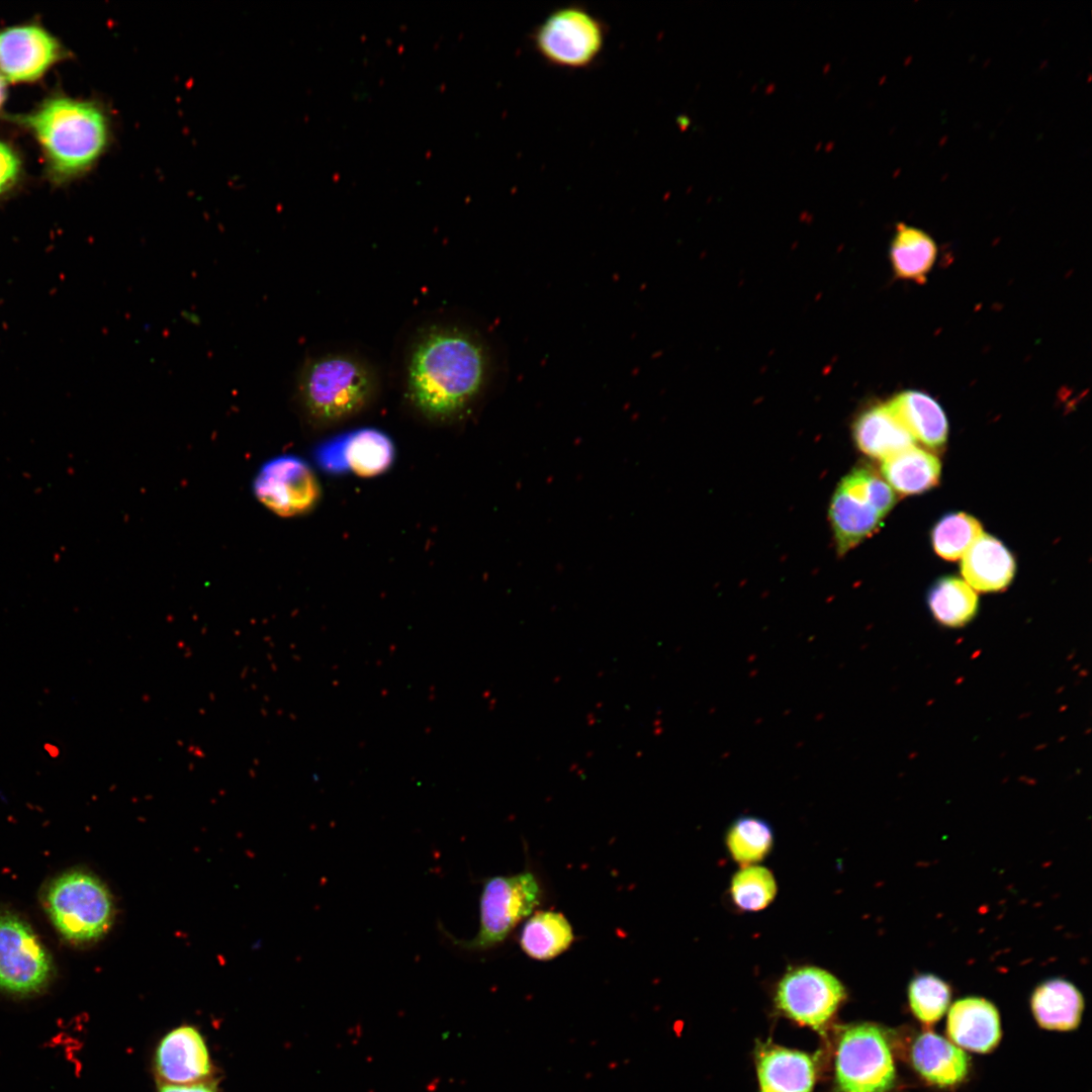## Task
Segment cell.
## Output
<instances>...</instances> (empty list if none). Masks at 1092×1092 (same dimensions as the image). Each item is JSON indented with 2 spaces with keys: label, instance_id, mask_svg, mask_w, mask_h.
Segmentation results:
<instances>
[{
  "label": "cell",
  "instance_id": "cell-1",
  "mask_svg": "<svg viewBox=\"0 0 1092 1092\" xmlns=\"http://www.w3.org/2000/svg\"><path fill=\"white\" fill-rule=\"evenodd\" d=\"M493 364L491 348L476 329L456 323L425 326L406 350L404 395L429 421L460 420L485 392Z\"/></svg>",
  "mask_w": 1092,
  "mask_h": 1092
},
{
  "label": "cell",
  "instance_id": "cell-3",
  "mask_svg": "<svg viewBox=\"0 0 1092 1092\" xmlns=\"http://www.w3.org/2000/svg\"><path fill=\"white\" fill-rule=\"evenodd\" d=\"M377 374L363 357L345 351L308 358L297 379V397L308 421L339 424L364 410L375 396Z\"/></svg>",
  "mask_w": 1092,
  "mask_h": 1092
},
{
  "label": "cell",
  "instance_id": "cell-8",
  "mask_svg": "<svg viewBox=\"0 0 1092 1092\" xmlns=\"http://www.w3.org/2000/svg\"><path fill=\"white\" fill-rule=\"evenodd\" d=\"M53 972L51 956L32 927L16 914L0 913V990L22 998L37 995Z\"/></svg>",
  "mask_w": 1092,
  "mask_h": 1092
},
{
  "label": "cell",
  "instance_id": "cell-20",
  "mask_svg": "<svg viewBox=\"0 0 1092 1092\" xmlns=\"http://www.w3.org/2000/svg\"><path fill=\"white\" fill-rule=\"evenodd\" d=\"M1030 1007L1039 1026L1051 1030L1067 1031L1079 1025L1084 1000L1074 984L1055 978L1036 986L1031 994Z\"/></svg>",
  "mask_w": 1092,
  "mask_h": 1092
},
{
  "label": "cell",
  "instance_id": "cell-10",
  "mask_svg": "<svg viewBox=\"0 0 1092 1092\" xmlns=\"http://www.w3.org/2000/svg\"><path fill=\"white\" fill-rule=\"evenodd\" d=\"M253 491L262 505L284 518L309 512L321 496L312 468L300 457L290 454L265 462L255 476Z\"/></svg>",
  "mask_w": 1092,
  "mask_h": 1092
},
{
  "label": "cell",
  "instance_id": "cell-22",
  "mask_svg": "<svg viewBox=\"0 0 1092 1092\" xmlns=\"http://www.w3.org/2000/svg\"><path fill=\"white\" fill-rule=\"evenodd\" d=\"M346 470L361 477H373L392 464L395 449L391 439L374 428H361L341 434Z\"/></svg>",
  "mask_w": 1092,
  "mask_h": 1092
},
{
  "label": "cell",
  "instance_id": "cell-24",
  "mask_svg": "<svg viewBox=\"0 0 1092 1092\" xmlns=\"http://www.w3.org/2000/svg\"><path fill=\"white\" fill-rule=\"evenodd\" d=\"M574 939L572 926L559 912L543 910L534 913L520 934L523 951L537 961H549L564 952Z\"/></svg>",
  "mask_w": 1092,
  "mask_h": 1092
},
{
  "label": "cell",
  "instance_id": "cell-25",
  "mask_svg": "<svg viewBox=\"0 0 1092 1092\" xmlns=\"http://www.w3.org/2000/svg\"><path fill=\"white\" fill-rule=\"evenodd\" d=\"M927 603L937 622L948 627H962L978 612L975 590L957 576H943L930 587Z\"/></svg>",
  "mask_w": 1092,
  "mask_h": 1092
},
{
  "label": "cell",
  "instance_id": "cell-23",
  "mask_svg": "<svg viewBox=\"0 0 1092 1092\" xmlns=\"http://www.w3.org/2000/svg\"><path fill=\"white\" fill-rule=\"evenodd\" d=\"M932 238L915 226L899 223L890 247V261L898 278L924 283L936 260Z\"/></svg>",
  "mask_w": 1092,
  "mask_h": 1092
},
{
  "label": "cell",
  "instance_id": "cell-32",
  "mask_svg": "<svg viewBox=\"0 0 1092 1092\" xmlns=\"http://www.w3.org/2000/svg\"><path fill=\"white\" fill-rule=\"evenodd\" d=\"M6 97V85L2 76H0V106L4 102Z\"/></svg>",
  "mask_w": 1092,
  "mask_h": 1092
},
{
  "label": "cell",
  "instance_id": "cell-31",
  "mask_svg": "<svg viewBox=\"0 0 1092 1092\" xmlns=\"http://www.w3.org/2000/svg\"><path fill=\"white\" fill-rule=\"evenodd\" d=\"M158 1092H217V1085L210 1079L192 1084H161Z\"/></svg>",
  "mask_w": 1092,
  "mask_h": 1092
},
{
  "label": "cell",
  "instance_id": "cell-18",
  "mask_svg": "<svg viewBox=\"0 0 1092 1092\" xmlns=\"http://www.w3.org/2000/svg\"><path fill=\"white\" fill-rule=\"evenodd\" d=\"M887 404L915 442L932 450L944 446L948 423L940 404L930 395L918 390H904Z\"/></svg>",
  "mask_w": 1092,
  "mask_h": 1092
},
{
  "label": "cell",
  "instance_id": "cell-17",
  "mask_svg": "<svg viewBox=\"0 0 1092 1092\" xmlns=\"http://www.w3.org/2000/svg\"><path fill=\"white\" fill-rule=\"evenodd\" d=\"M910 1058L915 1071L928 1083L938 1087L961 1083L970 1069L967 1054L932 1031H925L915 1038Z\"/></svg>",
  "mask_w": 1092,
  "mask_h": 1092
},
{
  "label": "cell",
  "instance_id": "cell-12",
  "mask_svg": "<svg viewBox=\"0 0 1092 1092\" xmlns=\"http://www.w3.org/2000/svg\"><path fill=\"white\" fill-rule=\"evenodd\" d=\"M155 1075L161 1084H192L209 1080V1051L197 1028L182 1025L159 1041L154 1056Z\"/></svg>",
  "mask_w": 1092,
  "mask_h": 1092
},
{
  "label": "cell",
  "instance_id": "cell-16",
  "mask_svg": "<svg viewBox=\"0 0 1092 1092\" xmlns=\"http://www.w3.org/2000/svg\"><path fill=\"white\" fill-rule=\"evenodd\" d=\"M961 572L965 581L979 592L1006 588L1015 574V560L1000 540L982 534L962 556Z\"/></svg>",
  "mask_w": 1092,
  "mask_h": 1092
},
{
  "label": "cell",
  "instance_id": "cell-5",
  "mask_svg": "<svg viewBox=\"0 0 1092 1092\" xmlns=\"http://www.w3.org/2000/svg\"><path fill=\"white\" fill-rule=\"evenodd\" d=\"M542 889L530 871L485 879L479 896L477 933L457 944L468 951H485L503 943L514 928L540 904Z\"/></svg>",
  "mask_w": 1092,
  "mask_h": 1092
},
{
  "label": "cell",
  "instance_id": "cell-6",
  "mask_svg": "<svg viewBox=\"0 0 1092 1092\" xmlns=\"http://www.w3.org/2000/svg\"><path fill=\"white\" fill-rule=\"evenodd\" d=\"M835 1080L840 1092H887L896 1071L886 1033L871 1023L845 1028L835 1057Z\"/></svg>",
  "mask_w": 1092,
  "mask_h": 1092
},
{
  "label": "cell",
  "instance_id": "cell-7",
  "mask_svg": "<svg viewBox=\"0 0 1092 1092\" xmlns=\"http://www.w3.org/2000/svg\"><path fill=\"white\" fill-rule=\"evenodd\" d=\"M605 38L601 20L577 5L555 9L533 34L539 55L550 65L567 69L590 66L602 53Z\"/></svg>",
  "mask_w": 1092,
  "mask_h": 1092
},
{
  "label": "cell",
  "instance_id": "cell-19",
  "mask_svg": "<svg viewBox=\"0 0 1092 1092\" xmlns=\"http://www.w3.org/2000/svg\"><path fill=\"white\" fill-rule=\"evenodd\" d=\"M853 437L859 450L882 461L916 443L887 403L861 413L854 423Z\"/></svg>",
  "mask_w": 1092,
  "mask_h": 1092
},
{
  "label": "cell",
  "instance_id": "cell-29",
  "mask_svg": "<svg viewBox=\"0 0 1092 1092\" xmlns=\"http://www.w3.org/2000/svg\"><path fill=\"white\" fill-rule=\"evenodd\" d=\"M950 998V986L933 974L917 975L908 985L910 1009L926 1027L941 1019L948 1009Z\"/></svg>",
  "mask_w": 1092,
  "mask_h": 1092
},
{
  "label": "cell",
  "instance_id": "cell-30",
  "mask_svg": "<svg viewBox=\"0 0 1092 1092\" xmlns=\"http://www.w3.org/2000/svg\"><path fill=\"white\" fill-rule=\"evenodd\" d=\"M20 173V160L12 148L0 141V194L16 182Z\"/></svg>",
  "mask_w": 1092,
  "mask_h": 1092
},
{
  "label": "cell",
  "instance_id": "cell-27",
  "mask_svg": "<svg viewBox=\"0 0 1092 1092\" xmlns=\"http://www.w3.org/2000/svg\"><path fill=\"white\" fill-rule=\"evenodd\" d=\"M777 889L776 879L768 869L750 864L742 867L734 874L729 893L733 904L738 909L756 912L774 901Z\"/></svg>",
  "mask_w": 1092,
  "mask_h": 1092
},
{
  "label": "cell",
  "instance_id": "cell-14",
  "mask_svg": "<svg viewBox=\"0 0 1092 1092\" xmlns=\"http://www.w3.org/2000/svg\"><path fill=\"white\" fill-rule=\"evenodd\" d=\"M838 551L842 554L874 533L883 517L846 477L836 488L829 509Z\"/></svg>",
  "mask_w": 1092,
  "mask_h": 1092
},
{
  "label": "cell",
  "instance_id": "cell-15",
  "mask_svg": "<svg viewBox=\"0 0 1092 1092\" xmlns=\"http://www.w3.org/2000/svg\"><path fill=\"white\" fill-rule=\"evenodd\" d=\"M756 1069L760 1092H812L815 1065L805 1053L759 1044Z\"/></svg>",
  "mask_w": 1092,
  "mask_h": 1092
},
{
  "label": "cell",
  "instance_id": "cell-28",
  "mask_svg": "<svg viewBox=\"0 0 1092 1092\" xmlns=\"http://www.w3.org/2000/svg\"><path fill=\"white\" fill-rule=\"evenodd\" d=\"M982 534V526L974 517L966 513H951L935 524L931 541L937 555L946 560H957Z\"/></svg>",
  "mask_w": 1092,
  "mask_h": 1092
},
{
  "label": "cell",
  "instance_id": "cell-21",
  "mask_svg": "<svg viewBox=\"0 0 1092 1092\" xmlns=\"http://www.w3.org/2000/svg\"><path fill=\"white\" fill-rule=\"evenodd\" d=\"M881 470L894 491L917 494L938 483L941 465L934 454L913 445L885 459Z\"/></svg>",
  "mask_w": 1092,
  "mask_h": 1092
},
{
  "label": "cell",
  "instance_id": "cell-26",
  "mask_svg": "<svg viewBox=\"0 0 1092 1092\" xmlns=\"http://www.w3.org/2000/svg\"><path fill=\"white\" fill-rule=\"evenodd\" d=\"M725 843L731 858L746 867L768 855L774 845V832L759 817L740 816L728 827Z\"/></svg>",
  "mask_w": 1092,
  "mask_h": 1092
},
{
  "label": "cell",
  "instance_id": "cell-2",
  "mask_svg": "<svg viewBox=\"0 0 1092 1092\" xmlns=\"http://www.w3.org/2000/svg\"><path fill=\"white\" fill-rule=\"evenodd\" d=\"M20 121L33 132L58 178L88 169L104 151L108 127L95 104L68 97L46 100Z\"/></svg>",
  "mask_w": 1092,
  "mask_h": 1092
},
{
  "label": "cell",
  "instance_id": "cell-4",
  "mask_svg": "<svg viewBox=\"0 0 1092 1092\" xmlns=\"http://www.w3.org/2000/svg\"><path fill=\"white\" fill-rule=\"evenodd\" d=\"M44 901L57 930L74 943L96 941L112 925V896L90 873L71 871L59 876L49 885Z\"/></svg>",
  "mask_w": 1092,
  "mask_h": 1092
},
{
  "label": "cell",
  "instance_id": "cell-11",
  "mask_svg": "<svg viewBox=\"0 0 1092 1092\" xmlns=\"http://www.w3.org/2000/svg\"><path fill=\"white\" fill-rule=\"evenodd\" d=\"M62 55L57 39L38 25L0 31V72L13 82L39 78Z\"/></svg>",
  "mask_w": 1092,
  "mask_h": 1092
},
{
  "label": "cell",
  "instance_id": "cell-13",
  "mask_svg": "<svg viewBox=\"0 0 1092 1092\" xmlns=\"http://www.w3.org/2000/svg\"><path fill=\"white\" fill-rule=\"evenodd\" d=\"M947 1034L958 1045L975 1053H989L1001 1038L997 1008L981 997H966L949 1008Z\"/></svg>",
  "mask_w": 1092,
  "mask_h": 1092
},
{
  "label": "cell",
  "instance_id": "cell-9",
  "mask_svg": "<svg viewBox=\"0 0 1092 1092\" xmlns=\"http://www.w3.org/2000/svg\"><path fill=\"white\" fill-rule=\"evenodd\" d=\"M845 998V988L834 975L819 967L802 966L783 976L775 1000L789 1018L822 1033Z\"/></svg>",
  "mask_w": 1092,
  "mask_h": 1092
}]
</instances>
